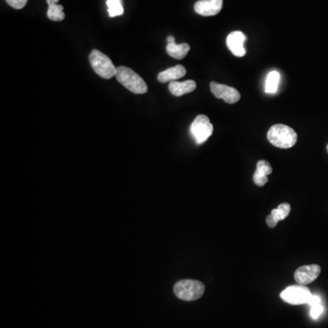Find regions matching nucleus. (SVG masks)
<instances>
[{
    "label": "nucleus",
    "mask_w": 328,
    "mask_h": 328,
    "mask_svg": "<svg viewBox=\"0 0 328 328\" xmlns=\"http://www.w3.org/2000/svg\"><path fill=\"white\" fill-rule=\"evenodd\" d=\"M268 141L277 148L289 149L297 141V134L293 129L284 124H275L267 133Z\"/></svg>",
    "instance_id": "1"
},
{
    "label": "nucleus",
    "mask_w": 328,
    "mask_h": 328,
    "mask_svg": "<svg viewBox=\"0 0 328 328\" xmlns=\"http://www.w3.org/2000/svg\"><path fill=\"white\" fill-rule=\"evenodd\" d=\"M6 1L10 7H12L15 9H22L28 3V0H6Z\"/></svg>",
    "instance_id": "20"
},
{
    "label": "nucleus",
    "mask_w": 328,
    "mask_h": 328,
    "mask_svg": "<svg viewBox=\"0 0 328 328\" xmlns=\"http://www.w3.org/2000/svg\"><path fill=\"white\" fill-rule=\"evenodd\" d=\"M246 40L245 35L241 31H234L228 35L226 43L231 52L236 57H243L246 54V51L243 47V43Z\"/></svg>",
    "instance_id": "10"
},
{
    "label": "nucleus",
    "mask_w": 328,
    "mask_h": 328,
    "mask_svg": "<svg viewBox=\"0 0 328 328\" xmlns=\"http://www.w3.org/2000/svg\"><path fill=\"white\" fill-rule=\"evenodd\" d=\"M89 59L94 71L96 74H98L99 77L105 80H110L116 76L117 68L112 63L111 59L103 52L93 49L90 52Z\"/></svg>",
    "instance_id": "4"
},
{
    "label": "nucleus",
    "mask_w": 328,
    "mask_h": 328,
    "mask_svg": "<svg viewBox=\"0 0 328 328\" xmlns=\"http://www.w3.org/2000/svg\"><path fill=\"white\" fill-rule=\"evenodd\" d=\"M273 171L272 166L266 161H259L257 162L256 172L254 174V182L257 186H264L268 182L267 175L271 174Z\"/></svg>",
    "instance_id": "11"
},
{
    "label": "nucleus",
    "mask_w": 328,
    "mask_h": 328,
    "mask_svg": "<svg viewBox=\"0 0 328 328\" xmlns=\"http://www.w3.org/2000/svg\"><path fill=\"white\" fill-rule=\"evenodd\" d=\"M280 81V74L277 71H271L266 78L265 83V92L266 93H275L278 89V84Z\"/></svg>",
    "instance_id": "16"
},
{
    "label": "nucleus",
    "mask_w": 328,
    "mask_h": 328,
    "mask_svg": "<svg viewBox=\"0 0 328 328\" xmlns=\"http://www.w3.org/2000/svg\"><path fill=\"white\" fill-rule=\"evenodd\" d=\"M60 0H47L48 5L47 9V17L52 21H62L65 18V14L63 12V6L59 5Z\"/></svg>",
    "instance_id": "14"
},
{
    "label": "nucleus",
    "mask_w": 328,
    "mask_h": 328,
    "mask_svg": "<svg viewBox=\"0 0 328 328\" xmlns=\"http://www.w3.org/2000/svg\"><path fill=\"white\" fill-rule=\"evenodd\" d=\"M116 79L121 85L128 89L132 93L144 94L148 91V86L143 79L133 71L132 68L119 66L117 68Z\"/></svg>",
    "instance_id": "2"
},
{
    "label": "nucleus",
    "mask_w": 328,
    "mask_h": 328,
    "mask_svg": "<svg viewBox=\"0 0 328 328\" xmlns=\"http://www.w3.org/2000/svg\"><path fill=\"white\" fill-rule=\"evenodd\" d=\"M290 211H291V206L285 203L279 205L276 209H273L271 213V215L278 222L285 220L289 215Z\"/></svg>",
    "instance_id": "18"
},
{
    "label": "nucleus",
    "mask_w": 328,
    "mask_h": 328,
    "mask_svg": "<svg viewBox=\"0 0 328 328\" xmlns=\"http://www.w3.org/2000/svg\"><path fill=\"white\" fill-rule=\"evenodd\" d=\"M222 0H199L194 5V10L204 17L215 16L222 10Z\"/></svg>",
    "instance_id": "9"
},
{
    "label": "nucleus",
    "mask_w": 328,
    "mask_h": 328,
    "mask_svg": "<svg viewBox=\"0 0 328 328\" xmlns=\"http://www.w3.org/2000/svg\"><path fill=\"white\" fill-rule=\"evenodd\" d=\"M319 304H322V301H321V298L318 295H314L312 294L311 298L309 300L308 302V305L310 307H313V306H316V305H319Z\"/></svg>",
    "instance_id": "21"
},
{
    "label": "nucleus",
    "mask_w": 328,
    "mask_h": 328,
    "mask_svg": "<svg viewBox=\"0 0 328 328\" xmlns=\"http://www.w3.org/2000/svg\"><path fill=\"white\" fill-rule=\"evenodd\" d=\"M167 42L168 43L175 42L174 37H173V36H169V37L167 38Z\"/></svg>",
    "instance_id": "23"
},
{
    "label": "nucleus",
    "mask_w": 328,
    "mask_h": 328,
    "mask_svg": "<svg viewBox=\"0 0 328 328\" xmlns=\"http://www.w3.org/2000/svg\"><path fill=\"white\" fill-rule=\"evenodd\" d=\"M205 289L203 283L191 279L177 282L173 287L175 295L184 301H195L200 298Z\"/></svg>",
    "instance_id": "3"
},
{
    "label": "nucleus",
    "mask_w": 328,
    "mask_h": 328,
    "mask_svg": "<svg viewBox=\"0 0 328 328\" xmlns=\"http://www.w3.org/2000/svg\"><path fill=\"white\" fill-rule=\"evenodd\" d=\"M320 273H321V267L318 264L305 265L295 271L294 279L299 285L306 286L313 283L315 279H317Z\"/></svg>",
    "instance_id": "8"
},
{
    "label": "nucleus",
    "mask_w": 328,
    "mask_h": 328,
    "mask_svg": "<svg viewBox=\"0 0 328 328\" xmlns=\"http://www.w3.org/2000/svg\"><path fill=\"white\" fill-rule=\"evenodd\" d=\"M186 74V68L183 65H176L175 67L168 68L164 71H162L158 75V81L162 83H165L168 81H176L181 78L184 77Z\"/></svg>",
    "instance_id": "12"
},
{
    "label": "nucleus",
    "mask_w": 328,
    "mask_h": 328,
    "mask_svg": "<svg viewBox=\"0 0 328 328\" xmlns=\"http://www.w3.org/2000/svg\"><path fill=\"white\" fill-rule=\"evenodd\" d=\"M266 222H267V224H268L269 227L270 228H273V227H275V226L277 225V223L278 222L273 219V216L270 214V215H268L267 217H266Z\"/></svg>",
    "instance_id": "22"
},
{
    "label": "nucleus",
    "mask_w": 328,
    "mask_h": 328,
    "mask_svg": "<svg viewBox=\"0 0 328 328\" xmlns=\"http://www.w3.org/2000/svg\"><path fill=\"white\" fill-rule=\"evenodd\" d=\"M324 312V307L322 304H319V305H316V306H313L311 307V310H310V315H311L312 318L313 319H318L320 317V315L323 314Z\"/></svg>",
    "instance_id": "19"
},
{
    "label": "nucleus",
    "mask_w": 328,
    "mask_h": 328,
    "mask_svg": "<svg viewBox=\"0 0 328 328\" xmlns=\"http://www.w3.org/2000/svg\"><path fill=\"white\" fill-rule=\"evenodd\" d=\"M210 88H211V91L216 98H222L225 103L229 104L237 103L241 98L240 92L233 87L219 84L216 82H211Z\"/></svg>",
    "instance_id": "7"
},
{
    "label": "nucleus",
    "mask_w": 328,
    "mask_h": 328,
    "mask_svg": "<svg viewBox=\"0 0 328 328\" xmlns=\"http://www.w3.org/2000/svg\"><path fill=\"white\" fill-rule=\"evenodd\" d=\"M281 298L290 305L298 306L308 304L311 298L312 294L310 290L305 286H292L284 290L280 294Z\"/></svg>",
    "instance_id": "6"
},
{
    "label": "nucleus",
    "mask_w": 328,
    "mask_h": 328,
    "mask_svg": "<svg viewBox=\"0 0 328 328\" xmlns=\"http://www.w3.org/2000/svg\"><path fill=\"white\" fill-rule=\"evenodd\" d=\"M327 152H328V145H327Z\"/></svg>",
    "instance_id": "24"
},
{
    "label": "nucleus",
    "mask_w": 328,
    "mask_h": 328,
    "mask_svg": "<svg viewBox=\"0 0 328 328\" xmlns=\"http://www.w3.org/2000/svg\"><path fill=\"white\" fill-rule=\"evenodd\" d=\"M192 135L196 141L197 144H201L209 139L213 134V126L209 118L206 115L197 116L191 125Z\"/></svg>",
    "instance_id": "5"
},
{
    "label": "nucleus",
    "mask_w": 328,
    "mask_h": 328,
    "mask_svg": "<svg viewBox=\"0 0 328 328\" xmlns=\"http://www.w3.org/2000/svg\"><path fill=\"white\" fill-rule=\"evenodd\" d=\"M195 89H196V83L193 81H186L184 82L171 81L169 85L170 92L177 97L192 92Z\"/></svg>",
    "instance_id": "13"
},
{
    "label": "nucleus",
    "mask_w": 328,
    "mask_h": 328,
    "mask_svg": "<svg viewBox=\"0 0 328 328\" xmlns=\"http://www.w3.org/2000/svg\"><path fill=\"white\" fill-rule=\"evenodd\" d=\"M190 51V46L187 43L177 45L175 42L168 43L166 52L168 55L171 56L176 60H183Z\"/></svg>",
    "instance_id": "15"
},
{
    "label": "nucleus",
    "mask_w": 328,
    "mask_h": 328,
    "mask_svg": "<svg viewBox=\"0 0 328 328\" xmlns=\"http://www.w3.org/2000/svg\"><path fill=\"white\" fill-rule=\"evenodd\" d=\"M106 3L110 17H117L123 14V7L121 4V0H107Z\"/></svg>",
    "instance_id": "17"
}]
</instances>
